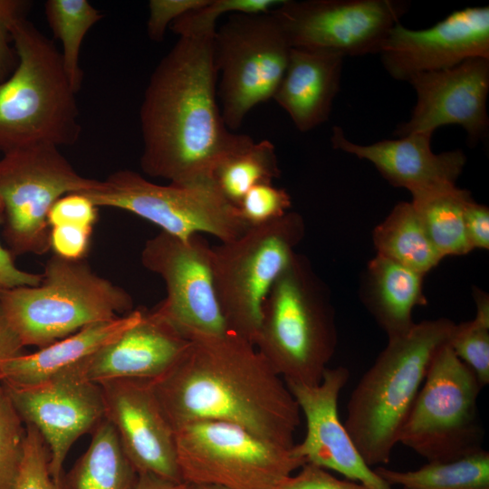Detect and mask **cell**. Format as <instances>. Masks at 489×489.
Here are the masks:
<instances>
[{
  "instance_id": "1",
  "label": "cell",
  "mask_w": 489,
  "mask_h": 489,
  "mask_svg": "<svg viewBox=\"0 0 489 489\" xmlns=\"http://www.w3.org/2000/svg\"><path fill=\"white\" fill-rule=\"evenodd\" d=\"M215 34L178 35L149 78L139 110L148 176L180 185L213 181L217 165L253 139L231 133L222 118Z\"/></svg>"
},
{
  "instance_id": "2",
  "label": "cell",
  "mask_w": 489,
  "mask_h": 489,
  "mask_svg": "<svg viewBox=\"0 0 489 489\" xmlns=\"http://www.w3.org/2000/svg\"><path fill=\"white\" fill-rule=\"evenodd\" d=\"M152 383L174 429L218 420L295 445L301 410L294 397L256 347L236 334L191 336L177 362Z\"/></svg>"
},
{
  "instance_id": "3",
  "label": "cell",
  "mask_w": 489,
  "mask_h": 489,
  "mask_svg": "<svg viewBox=\"0 0 489 489\" xmlns=\"http://www.w3.org/2000/svg\"><path fill=\"white\" fill-rule=\"evenodd\" d=\"M455 324L447 318L423 321L389 338L354 388L343 425L368 465L389 462L429 365Z\"/></svg>"
},
{
  "instance_id": "4",
  "label": "cell",
  "mask_w": 489,
  "mask_h": 489,
  "mask_svg": "<svg viewBox=\"0 0 489 489\" xmlns=\"http://www.w3.org/2000/svg\"><path fill=\"white\" fill-rule=\"evenodd\" d=\"M17 64L0 82V151L76 143L82 127L61 52L25 16L11 29Z\"/></svg>"
},
{
  "instance_id": "5",
  "label": "cell",
  "mask_w": 489,
  "mask_h": 489,
  "mask_svg": "<svg viewBox=\"0 0 489 489\" xmlns=\"http://www.w3.org/2000/svg\"><path fill=\"white\" fill-rule=\"evenodd\" d=\"M254 345L286 384L318 385L337 346L334 309L310 261L295 254L262 307Z\"/></svg>"
},
{
  "instance_id": "6",
  "label": "cell",
  "mask_w": 489,
  "mask_h": 489,
  "mask_svg": "<svg viewBox=\"0 0 489 489\" xmlns=\"http://www.w3.org/2000/svg\"><path fill=\"white\" fill-rule=\"evenodd\" d=\"M36 286L0 288V302L23 346L46 347L82 328L131 312L123 288L98 275L83 259L53 254Z\"/></svg>"
},
{
  "instance_id": "7",
  "label": "cell",
  "mask_w": 489,
  "mask_h": 489,
  "mask_svg": "<svg viewBox=\"0 0 489 489\" xmlns=\"http://www.w3.org/2000/svg\"><path fill=\"white\" fill-rule=\"evenodd\" d=\"M304 234L302 216L287 212L212 248L215 289L230 332L254 344L264 300Z\"/></svg>"
},
{
  "instance_id": "8",
  "label": "cell",
  "mask_w": 489,
  "mask_h": 489,
  "mask_svg": "<svg viewBox=\"0 0 489 489\" xmlns=\"http://www.w3.org/2000/svg\"><path fill=\"white\" fill-rule=\"evenodd\" d=\"M483 387L448 343L433 358L398 436L427 462H446L481 450L478 410Z\"/></svg>"
},
{
  "instance_id": "9",
  "label": "cell",
  "mask_w": 489,
  "mask_h": 489,
  "mask_svg": "<svg viewBox=\"0 0 489 489\" xmlns=\"http://www.w3.org/2000/svg\"><path fill=\"white\" fill-rule=\"evenodd\" d=\"M183 483L227 489H275L305 460L233 423L200 420L175 429Z\"/></svg>"
},
{
  "instance_id": "10",
  "label": "cell",
  "mask_w": 489,
  "mask_h": 489,
  "mask_svg": "<svg viewBox=\"0 0 489 489\" xmlns=\"http://www.w3.org/2000/svg\"><path fill=\"white\" fill-rule=\"evenodd\" d=\"M53 145L4 153L0 159V216L11 254H43L50 247L48 213L62 197L96 188Z\"/></svg>"
},
{
  "instance_id": "11",
  "label": "cell",
  "mask_w": 489,
  "mask_h": 489,
  "mask_svg": "<svg viewBox=\"0 0 489 489\" xmlns=\"http://www.w3.org/2000/svg\"><path fill=\"white\" fill-rule=\"evenodd\" d=\"M82 194L98 208L130 212L155 224L162 232L181 238L205 233L224 243L250 227L237 206L221 195L213 181L158 185L138 172L121 169Z\"/></svg>"
},
{
  "instance_id": "12",
  "label": "cell",
  "mask_w": 489,
  "mask_h": 489,
  "mask_svg": "<svg viewBox=\"0 0 489 489\" xmlns=\"http://www.w3.org/2000/svg\"><path fill=\"white\" fill-rule=\"evenodd\" d=\"M291 45L272 13L233 14L216 30L217 96L227 129L240 128L249 111L273 98L286 71Z\"/></svg>"
},
{
  "instance_id": "13",
  "label": "cell",
  "mask_w": 489,
  "mask_h": 489,
  "mask_svg": "<svg viewBox=\"0 0 489 489\" xmlns=\"http://www.w3.org/2000/svg\"><path fill=\"white\" fill-rule=\"evenodd\" d=\"M406 0H284L271 11L292 48L379 54L408 11Z\"/></svg>"
},
{
  "instance_id": "14",
  "label": "cell",
  "mask_w": 489,
  "mask_h": 489,
  "mask_svg": "<svg viewBox=\"0 0 489 489\" xmlns=\"http://www.w3.org/2000/svg\"><path fill=\"white\" fill-rule=\"evenodd\" d=\"M212 248L200 234L181 238L161 231L141 251L142 265L166 285V298L153 310L187 339L230 332L215 289Z\"/></svg>"
},
{
  "instance_id": "15",
  "label": "cell",
  "mask_w": 489,
  "mask_h": 489,
  "mask_svg": "<svg viewBox=\"0 0 489 489\" xmlns=\"http://www.w3.org/2000/svg\"><path fill=\"white\" fill-rule=\"evenodd\" d=\"M2 384L24 423L34 426L43 436L49 449L51 476L61 489L63 464L71 447L105 419L101 385L72 369L33 386Z\"/></svg>"
},
{
  "instance_id": "16",
  "label": "cell",
  "mask_w": 489,
  "mask_h": 489,
  "mask_svg": "<svg viewBox=\"0 0 489 489\" xmlns=\"http://www.w3.org/2000/svg\"><path fill=\"white\" fill-rule=\"evenodd\" d=\"M379 54L389 76L404 82L467 59H489V6L455 10L427 29L413 30L398 23Z\"/></svg>"
},
{
  "instance_id": "17",
  "label": "cell",
  "mask_w": 489,
  "mask_h": 489,
  "mask_svg": "<svg viewBox=\"0 0 489 489\" xmlns=\"http://www.w3.org/2000/svg\"><path fill=\"white\" fill-rule=\"evenodd\" d=\"M415 90L417 102L408 121L394 135H433L440 127L456 124L475 146L488 137L489 59L471 58L448 69L422 72L408 82Z\"/></svg>"
},
{
  "instance_id": "18",
  "label": "cell",
  "mask_w": 489,
  "mask_h": 489,
  "mask_svg": "<svg viewBox=\"0 0 489 489\" xmlns=\"http://www.w3.org/2000/svg\"><path fill=\"white\" fill-rule=\"evenodd\" d=\"M98 384L103 393L105 418L115 428L138 475L149 474L183 483L175 429L164 413L152 381L116 379Z\"/></svg>"
},
{
  "instance_id": "19",
  "label": "cell",
  "mask_w": 489,
  "mask_h": 489,
  "mask_svg": "<svg viewBox=\"0 0 489 489\" xmlns=\"http://www.w3.org/2000/svg\"><path fill=\"white\" fill-rule=\"evenodd\" d=\"M350 378L347 368H327L315 386L286 384L306 420V435L296 455L370 489H393L362 458L338 415V399Z\"/></svg>"
},
{
  "instance_id": "20",
  "label": "cell",
  "mask_w": 489,
  "mask_h": 489,
  "mask_svg": "<svg viewBox=\"0 0 489 489\" xmlns=\"http://www.w3.org/2000/svg\"><path fill=\"white\" fill-rule=\"evenodd\" d=\"M189 340L154 310L72 369L89 381H154L166 374L186 350Z\"/></svg>"
},
{
  "instance_id": "21",
  "label": "cell",
  "mask_w": 489,
  "mask_h": 489,
  "mask_svg": "<svg viewBox=\"0 0 489 489\" xmlns=\"http://www.w3.org/2000/svg\"><path fill=\"white\" fill-rule=\"evenodd\" d=\"M432 136L412 133L360 145L347 139L343 129L335 126L331 142L335 149L369 161L390 185L408 189L414 196L455 186L466 163L461 149L433 152Z\"/></svg>"
},
{
  "instance_id": "22",
  "label": "cell",
  "mask_w": 489,
  "mask_h": 489,
  "mask_svg": "<svg viewBox=\"0 0 489 489\" xmlns=\"http://www.w3.org/2000/svg\"><path fill=\"white\" fill-rule=\"evenodd\" d=\"M343 60L332 52L291 49L286 71L273 99L301 132L329 120L340 89Z\"/></svg>"
},
{
  "instance_id": "23",
  "label": "cell",
  "mask_w": 489,
  "mask_h": 489,
  "mask_svg": "<svg viewBox=\"0 0 489 489\" xmlns=\"http://www.w3.org/2000/svg\"><path fill=\"white\" fill-rule=\"evenodd\" d=\"M141 315L142 310H133L114 320L87 325L35 352L17 355L2 364L0 382L33 386L74 369L135 324Z\"/></svg>"
},
{
  "instance_id": "24",
  "label": "cell",
  "mask_w": 489,
  "mask_h": 489,
  "mask_svg": "<svg viewBox=\"0 0 489 489\" xmlns=\"http://www.w3.org/2000/svg\"><path fill=\"white\" fill-rule=\"evenodd\" d=\"M424 277L379 254L369 262L362 279V302L388 339L408 332L415 324L414 308L427 303Z\"/></svg>"
},
{
  "instance_id": "25",
  "label": "cell",
  "mask_w": 489,
  "mask_h": 489,
  "mask_svg": "<svg viewBox=\"0 0 489 489\" xmlns=\"http://www.w3.org/2000/svg\"><path fill=\"white\" fill-rule=\"evenodd\" d=\"M137 478L115 428L105 418L92 431L86 451L62 475L61 489H133Z\"/></svg>"
},
{
  "instance_id": "26",
  "label": "cell",
  "mask_w": 489,
  "mask_h": 489,
  "mask_svg": "<svg viewBox=\"0 0 489 489\" xmlns=\"http://www.w3.org/2000/svg\"><path fill=\"white\" fill-rule=\"evenodd\" d=\"M377 254L422 275L444 259L429 239L411 202L398 203L373 230Z\"/></svg>"
},
{
  "instance_id": "27",
  "label": "cell",
  "mask_w": 489,
  "mask_h": 489,
  "mask_svg": "<svg viewBox=\"0 0 489 489\" xmlns=\"http://www.w3.org/2000/svg\"><path fill=\"white\" fill-rule=\"evenodd\" d=\"M411 197L429 239L443 258L472 252L465 230V210L474 199L470 191L455 185Z\"/></svg>"
},
{
  "instance_id": "28",
  "label": "cell",
  "mask_w": 489,
  "mask_h": 489,
  "mask_svg": "<svg viewBox=\"0 0 489 489\" xmlns=\"http://www.w3.org/2000/svg\"><path fill=\"white\" fill-rule=\"evenodd\" d=\"M374 471L390 486L402 489H489V453L482 448L471 455L446 462H427L410 471Z\"/></svg>"
},
{
  "instance_id": "29",
  "label": "cell",
  "mask_w": 489,
  "mask_h": 489,
  "mask_svg": "<svg viewBox=\"0 0 489 489\" xmlns=\"http://www.w3.org/2000/svg\"><path fill=\"white\" fill-rule=\"evenodd\" d=\"M280 176L274 145L268 139H252L217 165L212 180L221 195L237 206L253 187L272 183Z\"/></svg>"
},
{
  "instance_id": "30",
  "label": "cell",
  "mask_w": 489,
  "mask_h": 489,
  "mask_svg": "<svg viewBox=\"0 0 489 489\" xmlns=\"http://www.w3.org/2000/svg\"><path fill=\"white\" fill-rule=\"evenodd\" d=\"M44 13L53 36L62 43L63 66L73 90L78 92L82 72L80 51L89 30L101 18V13L87 0H48Z\"/></svg>"
},
{
  "instance_id": "31",
  "label": "cell",
  "mask_w": 489,
  "mask_h": 489,
  "mask_svg": "<svg viewBox=\"0 0 489 489\" xmlns=\"http://www.w3.org/2000/svg\"><path fill=\"white\" fill-rule=\"evenodd\" d=\"M473 295L475 317L455 324L448 345L484 388L489 384V297L478 288H474Z\"/></svg>"
},
{
  "instance_id": "32",
  "label": "cell",
  "mask_w": 489,
  "mask_h": 489,
  "mask_svg": "<svg viewBox=\"0 0 489 489\" xmlns=\"http://www.w3.org/2000/svg\"><path fill=\"white\" fill-rule=\"evenodd\" d=\"M25 426L0 382V489H14L24 454Z\"/></svg>"
},
{
  "instance_id": "33",
  "label": "cell",
  "mask_w": 489,
  "mask_h": 489,
  "mask_svg": "<svg viewBox=\"0 0 489 489\" xmlns=\"http://www.w3.org/2000/svg\"><path fill=\"white\" fill-rule=\"evenodd\" d=\"M284 0H208L201 7L175 20L169 28L178 36L216 31V23L225 14H266Z\"/></svg>"
},
{
  "instance_id": "34",
  "label": "cell",
  "mask_w": 489,
  "mask_h": 489,
  "mask_svg": "<svg viewBox=\"0 0 489 489\" xmlns=\"http://www.w3.org/2000/svg\"><path fill=\"white\" fill-rule=\"evenodd\" d=\"M25 425L23 459L14 489H59L49 469V449L32 425Z\"/></svg>"
},
{
  "instance_id": "35",
  "label": "cell",
  "mask_w": 489,
  "mask_h": 489,
  "mask_svg": "<svg viewBox=\"0 0 489 489\" xmlns=\"http://www.w3.org/2000/svg\"><path fill=\"white\" fill-rule=\"evenodd\" d=\"M289 193L273 183H261L253 187L237 206L239 214L249 226L260 225L275 220L291 207Z\"/></svg>"
},
{
  "instance_id": "36",
  "label": "cell",
  "mask_w": 489,
  "mask_h": 489,
  "mask_svg": "<svg viewBox=\"0 0 489 489\" xmlns=\"http://www.w3.org/2000/svg\"><path fill=\"white\" fill-rule=\"evenodd\" d=\"M97 215L98 207L86 196L72 193L62 197L53 205L47 221L50 228L62 225L92 228Z\"/></svg>"
},
{
  "instance_id": "37",
  "label": "cell",
  "mask_w": 489,
  "mask_h": 489,
  "mask_svg": "<svg viewBox=\"0 0 489 489\" xmlns=\"http://www.w3.org/2000/svg\"><path fill=\"white\" fill-rule=\"evenodd\" d=\"M208 0H150L147 34L150 40L160 42L167 28L185 14L204 5Z\"/></svg>"
},
{
  "instance_id": "38",
  "label": "cell",
  "mask_w": 489,
  "mask_h": 489,
  "mask_svg": "<svg viewBox=\"0 0 489 489\" xmlns=\"http://www.w3.org/2000/svg\"><path fill=\"white\" fill-rule=\"evenodd\" d=\"M295 475H290L275 489H370L349 479H339L327 469L306 463Z\"/></svg>"
},
{
  "instance_id": "39",
  "label": "cell",
  "mask_w": 489,
  "mask_h": 489,
  "mask_svg": "<svg viewBox=\"0 0 489 489\" xmlns=\"http://www.w3.org/2000/svg\"><path fill=\"white\" fill-rule=\"evenodd\" d=\"M91 231V227L73 225L53 226L50 230V247L58 256L82 260L89 250Z\"/></svg>"
},
{
  "instance_id": "40",
  "label": "cell",
  "mask_w": 489,
  "mask_h": 489,
  "mask_svg": "<svg viewBox=\"0 0 489 489\" xmlns=\"http://www.w3.org/2000/svg\"><path fill=\"white\" fill-rule=\"evenodd\" d=\"M29 2L24 0H0V82L5 80L14 62L15 51L11 29L20 18L24 17Z\"/></svg>"
},
{
  "instance_id": "41",
  "label": "cell",
  "mask_w": 489,
  "mask_h": 489,
  "mask_svg": "<svg viewBox=\"0 0 489 489\" xmlns=\"http://www.w3.org/2000/svg\"><path fill=\"white\" fill-rule=\"evenodd\" d=\"M465 230L473 250L489 249V208L471 200L465 210Z\"/></svg>"
},
{
  "instance_id": "42",
  "label": "cell",
  "mask_w": 489,
  "mask_h": 489,
  "mask_svg": "<svg viewBox=\"0 0 489 489\" xmlns=\"http://www.w3.org/2000/svg\"><path fill=\"white\" fill-rule=\"evenodd\" d=\"M3 220L0 216V225ZM43 278V274L31 273L17 268L14 263L11 253L0 244V288L10 289L20 286H36Z\"/></svg>"
},
{
  "instance_id": "43",
  "label": "cell",
  "mask_w": 489,
  "mask_h": 489,
  "mask_svg": "<svg viewBox=\"0 0 489 489\" xmlns=\"http://www.w3.org/2000/svg\"><path fill=\"white\" fill-rule=\"evenodd\" d=\"M24 346L10 325L0 302V369L2 364L22 354Z\"/></svg>"
},
{
  "instance_id": "44",
  "label": "cell",
  "mask_w": 489,
  "mask_h": 489,
  "mask_svg": "<svg viewBox=\"0 0 489 489\" xmlns=\"http://www.w3.org/2000/svg\"><path fill=\"white\" fill-rule=\"evenodd\" d=\"M133 489H193L186 483H177L149 474H139Z\"/></svg>"
},
{
  "instance_id": "45",
  "label": "cell",
  "mask_w": 489,
  "mask_h": 489,
  "mask_svg": "<svg viewBox=\"0 0 489 489\" xmlns=\"http://www.w3.org/2000/svg\"><path fill=\"white\" fill-rule=\"evenodd\" d=\"M193 489H227L222 486L216 485H191Z\"/></svg>"
}]
</instances>
